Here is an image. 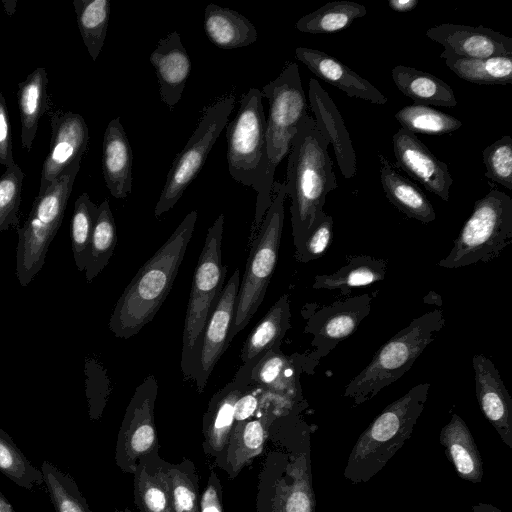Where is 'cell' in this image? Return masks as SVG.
Listing matches in <instances>:
<instances>
[{"instance_id":"cell-1","label":"cell","mask_w":512,"mask_h":512,"mask_svg":"<svg viewBox=\"0 0 512 512\" xmlns=\"http://www.w3.org/2000/svg\"><path fill=\"white\" fill-rule=\"evenodd\" d=\"M298 412L299 408L282 414L270 426L256 512H315L311 429Z\"/></svg>"},{"instance_id":"cell-2","label":"cell","mask_w":512,"mask_h":512,"mask_svg":"<svg viewBox=\"0 0 512 512\" xmlns=\"http://www.w3.org/2000/svg\"><path fill=\"white\" fill-rule=\"evenodd\" d=\"M197 211L189 212L167 241L140 267L114 306L108 327L129 339L148 324L169 294L192 238Z\"/></svg>"},{"instance_id":"cell-3","label":"cell","mask_w":512,"mask_h":512,"mask_svg":"<svg viewBox=\"0 0 512 512\" xmlns=\"http://www.w3.org/2000/svg\"><path fill=\"white\" fill-rule=\"evenodd\" d=\"M328 145L314 118L306 115L292 141L285 182L295 250L323 212L327 194L338 187Z\"/></svg>"},{"instance_id":"cell-4","label":"cell","mask_w":512,"mask_h":512,"mask_svg":"<svg viewBox=\"0 0 512 512\" xmlns=\"http://www.w3.org/2000/svg\"><path fill=\"white\" fill-rule=\"evenodd\" d=\"M262 99L261 90L250 88L242 95L236 116L226 125L229 173L235 181L257 192L248 246L255 239L271 204L275 175L268 156L267 123Z\"/></svg>"},{"instance_id":"cell-5","label":"cell","mask_w":512,"mask_h":512,"mask_svg":"<svg viewBox=\"0 0 512 512\" xmlns=\"http://www.w3.org/2000/svg\"><path fill=\"white\" fill-rule=\"evenodd\" d=\"M430 383H420L390 403L369 424L354 444L344 468L353 484L368 482L379 473L410 438L424 410Z\"/></svg>"},{"instance_id":"cell-6","label":"cell","mask_w":512,"mask_h":512,"mask_svg":"<svg viewBox=\"0 0 512 512\" xmlns=\"http://www.w3.org/2000/svg\"><path fill=\"white\" fill-rule=\"evenodd\" d=\"M444 325L439 308L414 318L376 351L369 364L345 386L344 397L358 406L399 380Z\"/></svg>"},{"instance_id":"cell-7","label":"cell","mask_w":512,"mask_h":512,"mask_svg":"<svg viewBox=\"0 0 512 512\" xmlns=\"http://www.w3.org/2000/svg\"><path fill=\"white\" fill-rule=\"evenodd\" d=\"M285 182L274 181L271 204L250 251L244 276L239 286L235 313L228 335V344L243 330L263 302L267 287L277 265L284 226Z\"/></svg>"},{"instance_id":"cell-8","label":"cell","mask_w":512,"mask_h":512,"mask_svg":"<svg viewBox=\"0 0 512 512\" xmlns=\"http://www.w3.org/2000/svg\"><path fill=\"white\" fill-rule=\"evenodd\" d=\"M512 241V199L492 189L478 199L446 257L438 262L455 269L498 258Z\"/></svg>"},{"instance_id":"cell-9","label":"cell","mask_w":512,"mask_h":512,"mask_svg":"<svg viewBox=\"0 0 512 512\" xmlns=\"http://www.w3.org/2000/svg\"><path fill=\"white\" fill-rule=\"evenodd\" d=\"M223 225L221 213L207 231L193 274L184 321L181 365L190 356L224 287L227 267L222 264Z\"/></svg>"},{"instance_id":"cell-10","label":"cell","mask_w":512,"mask_h":512,"mask_svg":"<svg viewBox=\"0 0 512 512\" xmlns=\"http://www.w3.org/2000/svg\"><path fill=\"white\" fill-rule=\"evenodd\" d=\"M234 107L235 97L228 95L205 110L187 144L171 165L155 206V217L159 218L173 208L197 177Z\"/></svg>"},{"instance_id":"cell-11","label":"cell","mask_w":512,"mask_h":512,"mask_svg":"<svg viewBox=\"0 0 512 512\" xmlns=\"http://www.w3.org/2000/svg\"><path fill=\"white\" fill-rule=\"evenodd\" d=\"M261 93L269 102L266 138L269 161L276 171L290 152L299 123L308 115L298 65L287 64L276 79L263 86Z\"/></svg>"},{"instance_id":"cell-12","label":"cell","mask_w":512,"mask_h":512,"mask_svg":"<svg viewBox=\"0 0 512 512\" xmlns=\"http://www.w3.org/2000/svg\"><path fill=\"white\" fill-rule=\"evenodd\" d=\"M372 296L368 293L337 300L330 305L316 303L306 306L305 333L313 336V350L303 358V371L313 373L319 361L342 340L352 335L371 310Z\"/></svg>"},{"instance_id":"cell-13","label":"cell","mask_w":512,"mask_h":512,"mask_svg":"<svg viewBox=\"0 0 512 512\" xmlns=\"http://www.w3.org/2000/svg\"><path fill=\"white\" fill-rule=\"evenodd\" d=\"M158 383L148 375L135 389L118 432L115 464L124 473L133 474L140 457L159 452L155 424Z\"/></svg>"},{"instance_id":"cell-14","label":"cell","mask_w":512,"mask_h":512,"mask_svg":"<svg viewBox=\"0 0 512 512\" xmlns=\"http://www.w3.org/2000/svg\"><path fill=\"white\" fill-rule=\"evenodd\" d=\"M240 286L237 268L224 285L218 301L190 356L181 365L185 379L193 380L199 393L205 390L213 369L228 348V335Z\"/></svg>"},{"instance_id":"cell-15","label":"cell","mask_w":512,"mask_h":512,"mask_svg":"<svg viewBox=\"0 0 512 512\" xmlns=\"http://www.w3.org/2000/svg\"><path fill=\"white\" fill-rule=\"evenodd\" d=\"M51 141L40 174L38 194L73 162L82 159L89 141V130L84 118L77 113L56 111L50 115Z\"/></svg>"},{"instance_id":"cell-16","label":"cell","mask_w":512,"mask_h":512,"mask_svg":"<svg viewBox=\"0 0 512 512\" xmlns=\"http://www.w3.org/2000/svg\"><path fill=\"white\" fill-rule=\"evenodd\" d=\"M397 165L443 201L450 197L453 179L448 165L438 159L419 138L400 128L392 136Z\"/></svg>"},{"instance_id":"cell-17","label":"cell","mask_w":512,"mask_h":512,"mask_svg":"<svg viewBox=\"0 0 512 512\" xmlns=\"http://www.w3.org/2000/svg\"><path fill=\"white\" fill-rule=\"evenodd\" d=\"M425 35L444 47L440 54L443 59L512 56V38L484 26L444 23L428 29Z\"/></svg>"},{"instance_id":"cell-18","label":"cell","mask_w":512,"mask_h":512,"mask_svg":"<svg viewBox=\"0 0 512 512\" xmlns=\"http://www.w3.org/2000/svg\"><path fill=\"white\" fill-rule=\"evenodd\" d=\"M279 416L273 405L264 401L254 417L234 425L229 442L214 460V465L225 471L230 479L236 478L244 467L263 453L270 426Z\"/></svg>"},{"instance_id":"cell-19","label":"cell","mask_w":512,"mask_h":512,"mask_svg":"<svg viewBox=\"0 0 512 512\" xmlns=\"http://www.w3.org/2000/svg\"><path fill=\"white\" fill-rule=\"evenodd\" d=\"M478 404L502 442L512 448V398L493 362L484 354L472 358Z\"/></svg>"},{"instance_id":"cell-20","label":"cell","mask_w":512,"mask_h":512,"mask_svg":"<svg viewBox=\"0 0 512 512\" xmlns=\"http://www.w3.org/2000/svg\"><path fill=\"white\" fill-rule=\"evenodd\" d=\"M290 319L289 296L283 294L246 338L240 355L243 365L234 378L238 384L248 386L251 372L257 363L268 351L280 347L291 327Z\"/></svg>"},{"instance_id":"cell-21","label":"cell","mask_w":512,"mask_h":512,"mask_svg":"<svg viewBox=\"0 0 512 512\" xmlns=\"http://www.w3.org/2000/svg\"><path fill=\"white\" fill-rule=\"evenodd\" d=\"M308 98L316 127L332 144L338 167L346 179L356 174V154L340 112L318 80L310 79Z\"/></svg>"},{"instance_id":"cell-22","label":"cell","mask_w":512,"mask_h":512,"mask_svg":"<svg viewBox=\"0 0 512 512\" xmlns=\"http://www.w3.org/2000/svg\"><path fill=\"white\" fill-rule=\"evenodd\" d=\"M149 60L158 79L160 98L172 110L181 99L191 71L179 34L174 31L160 39Z\"/></svg>"},{"instance_id":"cell-23","label":"cell","mask_w":512,"mask_h":512,"mask_svg":"<svg viewBox=\"0 0 512 512\" xmlns=\"http://www.w3.org/2000/svg\"><path fill=\"white\" fill-rule=\"evenodd\" d=\"M296 58L323 81L345 92L349 97L385 104L388 99L368 80L362 78L344 63L323 51L298 47Z\"/></svg>"},{"instance_id":"cell-24","label":"cell","mask_w":512,"mask_h":512,"mask_svg":"<svg viewBox=\"0 0 512 512\" xmlns=\"http://www.w3.org/2000/svg\"><path fill=\"white\" fill-rule=\"evenodd\" d=\"M159 452L139 458L134 476V503L140 512H174L169 468Z\"/></svg>"},{"instance_id":"cell-25","label":"cell","mask_w":512,"mask_h":512,"mask_svg":"<svg viewBox=\"0 0 512 512\" xmlns=\"http://www.w3.org/2000/svg\"><path fill=\"white\" fill-rule=\"evenodd\" d=\"M303 371L302 355L288 357L280 347L268 351L251 372L249 384L261 386L277 398L302 401L299 375Z\"/></svg>"},{"instance_id":"cell-26","label":"cell","mask_w":512,"mask_h":512,"mask_svg":"<svg viewBox=\"0 0 512 512\" xmlns=\"http://www.w3.org/2000/svg\"><path fill=\"white\" fill-rule=\"evenodd\" d=\"M132 149L120 118L112 119L104 132L102 171L105 184L117 199L126 198L132 191Z\"/></svg>"},{"instance_id":"cell-27","label":"cell","mask_w":512,"mask_h":512,"mask_svg":"<svg viewBox=\"0 0 512 512\" xmlns=\"http://www.w3.org/2000/svg\"><path fill=\"white\" fill-rule=\"evenodd\" d=\"M246 387L233 379L218 390L208 403L202 422V447L204 453L214 460L224 452L229 442L234 428L235 403Z\"/></svg>"},{"instance_id":"cell-28","label":"cell","mask_w":512,"mask_h":512,"mask_svg":"<svg viewBox=\"0 0 512 512\" xmlns=\"http://www.w3.org/2000/svg\"><path fill=\"white\" fill-rule=\"evenodd\" d=\"M81 160L69 165L42 194L37 195L26 223L55 237L80 170Z\"/></svg>"},{"instance_id":"cell-29","label":"cell","mask_w":512,"mask_h":512,"mask_svg":"<svg viewBox=\"0 0 512 512\" xmlns=\"http://www.w3.org/2000/svg\"><path fill=\"white\" fill-rule=\"evenodd\" d=\"M440 444L458 476L472 483H480L483 477V462L474 438L464 420L453 414L441 429Z\"/></svg>"},{"instance_id":"cell-30","label":"cell","mask_w":512,"mask_h":512,"mask_svg":"<svg viewBox=\"0 0 512 512\" xmlns=\"http://www.w3.org/2000/svg\"><path fill=\"white\" fill-rule=\"evenodd\" d=\"M378 158L381 184L389 202L409 218L422 223L434 221L435 210L424 192L402 176L384 155L378 154Z\"/></svg>"},{"instance_id":"cell-31","label":"cell","mask_w":512,"mask_h":512,"mask_svg":"<svg viewBox=\"0 0 512 512\" xmlns=\"http://www.w3.org/2000/svg\"><path fill=\"white\" fill-rule=\"evenodd\" d=\"M347 264L332 274L317 275L313 289L339 290L341 296L354 288L370 286L385 278L387 261L369 255H346Z\"/></svg>"},{"instance_id":"cell-32","label":"cell","mask_w":512,"mask_h":512,"mask_svg":"<svg viewBox=\"0 0 512 512\" xmlns=\"http://www.w3.org/2000/svg\"><path fill=\"white\" fill-rule=\"evenodd\" d=\"M204 30L208 39L222 49L248 46L258 36L255 26L244 15L212 3L204 11Z\"/></svg>"},{"instance_id":"cell-33","label":"cell","mask_w":512,"mask_h":512,"mask_svg":"<svg viewBox=\"0 0 512 512\" xmlns=\"http://www.w3.org/2000/svg\"><path fill=\"white\" fill-rule=\"evenodd\" d=\"M18 107L21 120V144L31 150L39 120L48 109V75L38 67L18 84Z\"/></svg>"},{"instance_id":"cell-34","label":"cell","mask_w":512,"mask_h":512,"mask_svg":"<svg viewBox=\"0 0 512 512\" xmlns=\"http://www.w3.org/2000/svg\"><path fill=\"white\" fill-rule=\"evenodd\" d=\"M392 79L416 105L454 107L458 104L452 88L440 78L403 65L392 69Z\"/></svg>"},{"instance_id":"cell-35","label":"cell","mask_w":512,"mask_h":512,"mask_svg":"<svg viewBox=\"0 0 512 512\" xmlns=\"http://www.w3.org/2000/svg\"><path fill=\"white\" fill-rule=\"evenodd\" d=\"M445 60L447 67L465 81L480 85L512 83V56L483 59L448 56Z\"/></svg>"},{"instance_id":"cell-36","label":"cell","mask_w":512,"mask_h":512,"mask_svg":"<svg viewBox=\"0 0 512 512\" xmlns=\"http://www.w3.org/2000/svg\"><path fill=\"white\" fill-rule=\"evenodd\" d=\"M366 13L367 9L362 4L347 0L333 1L301 17L295 27L304 33H335L348 28Z\"/></svg>"},{"instance_id":"cell-37","label":"cell","mask_w":512,"mask_h":512,"mask_svg":"<svg viewBox=\"0 0 512 512\" xmlns=\"http://www.w3.org/2000/svg\"><path fill=\"white\" fill-rule=\"evenodd\" d=\"M117 244L116 225L109 201L104 199L98 205V213L93 228L85 277L88 283L106 267Z\"/></svg>"},{"instance_id":"cell-38","label":"cell","mask_w":512,"mask_h":512,"mask_svg":"<svg viewBox=\"0 0 512 512\" xmlns=\"http://www.w3.org/2000/svg\"><path fill=\"white\" fill-rule=\"evenodd\" d=\"M80 35L92 60L99 56L110 18L109 0H73Z\"/></svg>"},{"instance_id":"cell-39","label":"cell","mask_w":512,"mask_h":512,"mask_svg":"<svg viewBox=\"0 0 512 512\" xmlns=\"http://www.w3.org/2000/svg\"><path fill=\"white\" fill-rule=\"evenodd\" d=\"M395 118L401 128L413 134L443 135L458 130L462 122L442 111L425 105H408L400 109Z\"/></svg>"},{"instance_id":"cell-40","label":"cell","mask_w":512,"mask_h":512,"mask_svg":"<svg viewBox=\"0 0 512 512\" xmlns=\"http://www.w3.org/2000/svg\"><path fill=\"white\" fill-rule=\"evenodd\" d=\"M41 471L55 512H92L70 475L48 461L42 463Z\"/></svg>"},{"instance_id":"cell-41","label":"cell","mask_w":512,"mask_h":512,"mask_svg":"<svg viewBox=\"0 0 512 512\" xmlns=\"http://www.w3.org/2000/svg\"><path fill=\"white\" fill-rule=\"evenodd\" d=\"M98 206L88 193L83 192L74 203L70 221V239L73 258L79 271L85 270Z\"/></svg>"},{"instance_id":"cell-42","label":"cell","mask_w":512,"mask_h":512,"mask_svg":"<svg viewBox=\"0 0 512 512\" xmlns=\"http://www.w3.org/2000/svg\"><path fill=\"white\" fill-rule=\"evenodd\" d=\"M0 472L21 488L44 483L42 471L32 465L8 433L0 428Z\"/></svg>"},{"instance_id":"cell-43","label":"cell","mask_w":512,"mask_h":512,"mask_svg":"<svg viewBox=\"0 0 512 512\" xmlns=\"http://www.w3.org/2000/svg\"><path fill=\"white\" fill-rule=\"evenodd\" d=\"M171 497L174 512L199 511V478L194 462L184 458L169 468Z\"/></svg>"},{"instance_id":"cell-44","label":"cell","mask_w":512,"mask_h":512,"mask_svg":"<svg viewBox=\"0 0 512 512\" xmlns=\"http://www.w3.org/2000/svg\"><path fill=\"white\" fill-rule=\"evenodd\" d=\"M25 173L16 164L0 176V232L18 224V211Z\"/></svg>"},{"instance_id":"cell-45","label":"cell","mask_w":512,"mask_h":512,"mask_svg":"<svg viewBox=\"0 0 512 512\" xmlns=\"http://www.w3.org/2000/svg\"><path fill=\"white\" fill-rule=\"evenodd\" d=\"M485 176L512 190V138L508 135L487 146L483 151Z\"/></svg>"},{"instance_id":"cell-46","label":"cell","mask_w":512,"mask_h":512,"mask_svg":"<svg viewBox=\"0 0 512 512\" xmlns=\"http://www.w3.org/2000/svg\"><path fill=\"white\" fill-rule=\"evenodd\" d=\"M332 236L333 218L323 211L307 232L301 246L295 250V259L308 263L322 257L331 244Z\"/></svg>"},{"instance_id":"cell-47","label":"cell","mask_w":512,"mask_h":512,"mask_svg":"<svg viewBox=\"0 0 512 512\" xmlns=\"http://www.w3.org/2000/svg\"><path fill=\"white\" fill-rule=\"evenodd\" d=\"M264 389L256 384H249L235 403L234 425L254 417L262 408Z\"/></svg>"},{"instance_id":"cell-48","label":"cell","mask_w":512,"mask_h":512,"mask_svg":"<svg viewBox=\"0 0 512 512\" xmlns=\"http://www.w3.org/2000/svg\"><path fill=\"white\" fill-rule=\"evenodd\" d=\"M0 164L6 168L16 165L13 158L9 113L2 92H0Z\"/></svg>"},{"instance_id":"cell-49","label":"cell","mask_w":512,"mask_h":512,"mask_svg":"<svg viewBox=\"0 0 512 512\" xmlns=\"http://www.w3.org/2000/svg\"><path fill=\"white\" fill-rule=\"evenodd\" d=\"M200 512H223L221 481L214 469L210 470L206 487L199 500Z\"/></svg>"},{"instance_id":"cell-50","label":"cell","mask_w":512,"mask_h":512,"mask_svg":"<svg viewBox=\"0 0 512 512\" xmlns=\"http://www.w3.org/2000/svg\"><path fill=\"white\" fill-rule=\"evenodd\" d=\"M418 0H389V7L399 13L410 12L418 5Z\"/></svg>"},{"instance_id":"cell-51","label":"cell","mask_w":512,"mask_h":512,"mask_svg":"<svg viewBox=\"0 0 512 512\" xmlns=\"http://www.w3.org/2000/svg\"><path fill=\"white\" fill-rule=\"evenodd\" d=\"M424 303L434 304L440 307L442 305L441 296L434 291L428 292V294L423 298Z\"/></svg>"},{"instance_id":"cell-52","label":"cell","mask_w":512,"mask_h":512,"mask_svg":"<svg viewBox=\"0 0 512 512\" xmlns=\"http://www.w3.org/2000/svg\"><path fill=\"white\" fill-rule=\"evenodd\" d=\"M472 512H503V511L499 510L498 508H496L490 504L480 503V504L474 505L472 507Z\"/></svg>"},{"instance_id":"cell-53","label":"cell","mask_w":512,"mask_h":512,"mask_svg":"<svg viewBox=\"0 0 512 512\" xmlns=\"http://www.w3.org/2000/svg\"><path fill=\"white\" fill-rule=\"evenodd\" d=\"M0 512H16L2 492H0Z\"/></svg>"},{"instance_id":"cell-54","label":"cell","mask_w":512,"mask_h":512,"mask_svg":"<svg viewBox=\"0 0 512 512\" xmlns=\"http://www.w3.org/2000/svg\"><path fill=\"white\" fill-rule=\"evenodd\" d=\"M115 512H135V511H133V510H131L129 508H124V509H120V510L117 509V510H115Z\"/></svg>"}]
</instances>
